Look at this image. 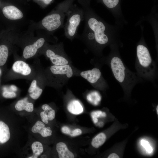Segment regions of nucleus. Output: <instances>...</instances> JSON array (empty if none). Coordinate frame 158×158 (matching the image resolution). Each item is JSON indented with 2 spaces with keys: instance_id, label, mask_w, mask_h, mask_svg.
Wrapping results in <instances>:
<instances>
[{
  "instance_id": "nucleus-32",
  "label": "nucleus",
  "mask_w": 158,
  "mask_h": 158,
  "mask_svg": "<svg viewBox=\"0 0 158 158\" xmlns=\"http://www.w3.org/2000/svg\"><path fill=\"white\" fill-rule=\"evenodd\" d=\"M46 157V156L45 155H42L41 156V158H44V157Z\"/></svg>"
},
{
  "instance_id": "nucleus-1",
  "label": "nucleus",
  "mask_w": 158,
  "mask_h": 158,
  "mask_svg": "<svg viewBox=\"0 0 158 158\" xmlns=\"http://www.w3.org/2000/svg\"><path fill=\"white\" fill-rule=\"evenodd\" d=\"M83 9L84 28L82 33L77 34L76 37L98 50L114 44L122 46L120 40V30L122 28L108 23L87 6H84Z\"/></svg>"
},
{
  "instance_id": "nucleus-14",
  "label": "nucleus",
  "mask_w": 158,
  "mask_h": 158,
  "mask_svg": "<svg viewBox=\"0 0 158 158\" xmlns=\"http://www.w3.org/2000/svg\"><path fill=\"white\" fill-rule=\"evenodd\" d=\"M15 107L16 109L19 111L25 110L28 112H32L34 110L33 104L29 101L28 97L18 101L15 104Z\"/></svg>"
},
{
  "instance_id": "nucleus-6",
  "label": "nucleus",
  "mask_w": 158,
  "mask_h": 158,
  "mask_svg": "<svg viewBox=\"0 0 158 158\" xmlns=\"http://www.w3.org/2000/svg\"><path fill=\"white\" fill-rule=\"evenodd\" d=\"M33 63L35 67L36 73L35 77L31 81L28 92L30 97L36 100L40 97L43 92L42 72L38 60L36 59Z\"/></svg>"
},
{
  "instance_id": "nucleus-10",
  "label": "nucleus",
  "mask_w": 158,
  "mask_h": 158,
  "mask_svg": "<svg viewBox=\"0 0 158 158\" xmlns=\"http://www.w3.org/2000/svg\"><path fill=\"white\" fill-rule=\"evenodd\" d=\"M46 56L49 58L54 65L61 66L67 64L68 61L62 56L56 53L55 51L48 48L45 51Z\"/></svg>"
},
{
  "instance_id": "nucleus-27",
  "label": "nucleus",
  "mask_w": 158,
  "mask_h": 158,
  "mask_svg": "<svg viewBox=\"0 0 158 158\" xmlns=\"http://www.w3.org/2000/svg\"><path fill=\"white\" fill-rule=\"evenodd\" d=\"M62 132L64 133L70 135L71 132L70 129L66 126L63 127L61 129Z\"/></svg>"
},
{
  "instance_id": "nucleus-11",
  "label": "nucleus",
  "mask_w": 158,
  "mask_h": 158,
  "mask_svg": "<svg viewBox=\"0 0 158 158\" xmlns=\"http://www.w3.org/2000/svg\"><path fill=\"white\" fill-rule=\"evenodd\" d=\"M80 75L89 82L93 84L96 83L100 79L101 73L99 69L94 68L91 70L82 72Z\"/></svg>"
},
{
  "instance_id": "nucleus-25",
  "label": "nucleus",
  "mask_w": 158,
  "mask_h": 158,
  "mask_svg": "<svg viewBox=\"0 0 158 158\" xmlns=\"http://www.w3.org/2000/svg\"><path fill=\"white\" fill-rule=\"evenodd\" d=\"M40 116L42 122L45 124H47L49 122V119L45 112L44 111H42L40 113Z\"/></svg>"
},
{
  "instance_id": "nucleus-12",
  "label": "nucleus",
  "mask_w": 158,
  "mask_h": 158,
  "mask_svg": "<svg viewBox=\"0 0 158 158\" xmlns=\"http://www.w3.org/2000/svg\"><path fill=\"white\" fill-rule=\"evenodd\" d=\"M51 73L54 75L66 74L68 78L71 77L73 74L71 67L68 65L58 66L54 65L50 68Z\"/></svg>"
},
{
  "instance_id": "nucleus-28",
  "label": "nucleus",
  "mask_w": 158,
  "mask_h": 158,
  "mask_svg": "<svg viewBox=\"0 0 158 158\" xmlns=\"http://www.w3.org/2000/svg\"><path fill=\"white\" fill-rule=\"evenodd\" d=\"M108 158H119V156L116 154L112 153L110 154L108 157Z\"/></svg>"
},
{
  "instance_id": "nucleus-4",
  "label": "nucleus",
  "mask_w": 158,
  "mask_h": 158,
  "mask_svg": "<svg viewBox=\"0 0 158 158\" xmlns=\"http://www.w3.org/2000/svg\"><path fill=\"white\" fill-rule=\"evenodd\" d=\"M66 16V21L63 28L65 36L72 40L76 37L80 23L84 20V12L83 9L76 7H70Z\"/></svg>"
},
{
  "instance_id": "nucleus-17",
  "label": "nucleus",
  "mask_w": 158,
  "mask_h": 158,
  "mask_svg": "<svg viewBox=\"0 0 158 158\" xmlns=\"http://www.w3.org/2000/svg\"><path fill=\"white\" fill-rule=\"evenodd\" d=\"M67 109L71 113L75 115L80 114L83 111V108L80 102L75 100L71 102L68 104Z\"/></svg>"
},
{
  "instance_id": "nucleus-5",
  "label": "nucleus",
  "mask_w": 158,
  "mask_h": 158,
  "mask_svg": "<svg viewBox=\"0 0 158 158\" xmlns=\"http://www.w3.org/2000/svg\"><path fill=\"white\" fill-rule=\"evenodd\" d=\"M36 73V68L33 63L30 65L22 59H17L14 60L8 74V79H22L31 81L35 77Z\"/></svg>"
},
{
  "instance_id": "nucleus-31",
  "label": "nucleus",
  "mask_w": 158,
  "mask_h": 158,
  "mask_svg": "<svg viewBox=\"0 0 158 158\" xmlns=\"http://www.w3.org/2000/svg\"><path fill=\"white\" fill-rule=\"evenodd\" d=\"M156 111L157 114H158V106L157 105L156 108Z\"/></svg>"
},
{
  "instance_id": "nucleus-20",
  "label": "nucleus",
  "mask_w": 158,
  "mask_h": 158,
  "mask_svg": "<svg viewBox=\"0 0 158 158\" xmlns=\"http://www.w3.org/2000/svg\"><path fill=\"white\" fill-rule=\"evenodd\" d=\"M106 138V135L103 133H100L92 140L91 145L95 148H98L105 142Z\"/></svg>"
},
{
  "instance_id": "nucleus-19",
  "label": "nucleus",
  "mask_w": 158,
  "mask_h": 158,
  "mask_svg": "<svg viewBox=\"0 0 158 158\" xmlns=\"http://www.w3.org/2000/svg\"><path fill=\"white\" fill-rule=\"evenodd\" d=\"M31 148L33 155L28 158H37L43 151V148L42 144L38 141H36L32 144Z\"/></svg>"
},
{
  "instance_id": "nucleus-30",
  "label": "nucleus",
  "mask_w": 158,
  "mask_h": 158,
  "mask_svg": "<svg viewBox=\"0 0 158 158\" xmlns=\"http://www.w3.org/2000/svg\"><path fill=\"white\" fill-rule=\"evenodd\" d=\"M92 120L95 123H96L98 122V120L97 118L96 117H92Z\"/></svg>"
},
{
  "instance_id": "nucleus-24",
  "label": "nucleus",
  "mask_w": 158,
  "mask_h": 158,
  "mask_svg": "<svg viewBox=\"0 0 158 158\" xmlns=\"http://www.w3.org/2000/svg\"><path fill=\"white\" fill-rule=\"evenodd\" d=\"M47 115V116L49 121H52L53 120L55 117V111L52 108L44 111Z\"/></svg>"
},
{
  "instance_id": "nucleus-7",
  "label": "nucleus",
  "mask_w": 158,
  "mask_h": 158,
  "mask_svg": "<svg viewBox=\"0 0 158 158\" xmlns=\"http://www.w3.org/2000/svg\"><path fill=\"white\" fill-rule=\"evenodd\" d=\"M57 10L56 12L49 14L43 19L52 24L55 30L63 28L64 21L67 13L70 8L68 4H62Z\"/></svg>"
},
{
  "instance_id": "nucleus-15",
  "label": "nucleus",
  "mask_w": 158,
  "mask_h": 158,
  "mask_svg": "<svg viewBox=\"0 0 158 158\" xmlns=\"http://www.w3.org/2000/svg\"><path fill=\"white\" fill-rule=\"evenodd\" d=\"M56 150L59 158H74L73 153L68 149L66 144L62 142L57 143Z\"/></svg>"
},
{
  "instance_id": "nucleus-22",
  "label": "nucleus",
  "mask_w": 158,
  "mask_h": 158,
  "mask_svg": "<svg viewBox=\"0 0 158 158\" xmlns=\"http://www.w3.org/2000/svg\"><path fill=\"white\" fill-rule=\"evenodd\" d=\"M141 144L148 153H150L152 152L153 150L152 147L147 141L142 140L141 141Z\"/></svg>"
},
{
  "instance_id": "nucleus-21",
  "label": "nucleus",
  "mask_w": 158,
  "mask_h": 158,
  "mask_svg": "<svg viewBox=\"0 0 158 158\" xmlns=\"http://www.w3.org/2000/svg\"><path fill=\"white\" fill-rule=\"evenodd\" d=\"M8 55V47L6 45H0V66H2L6 63Z\"/></svg>"
},
{
  "instance_id": "nucleus-29",
  "label": "nucleus",
  "mask_w": 158,
  "mask_h": 158,
  "mask_svg": "<svg viewBox=\"0 0 158 158\" xmlns=\"http://www.w3.org/2000/svg\"><path fill=\"white\" fill-rule=\"evenodd\" d=\"M42 1L46 5L49 4L52 0H40Z\"/></svg>"
},
{
  "instance_id": "nucleus-18",
  "label": "nucleus",
  "mask_w": 158,
  "mask_h": 158,
  "mask_svg": "<svg viewBox=\"0 0 158 158\" xmlns=\"http://www.w3.org/2000/svg\"><path fill=\"white\" fill-rule=\"evenodd\" d=\"M3 96L6 98H13L16 96L15 92L18 90L17 87L14 85L6 86L3 88Z\"/></svg>"
},
{
  "instance_id": "nucleus-26",
  "label": "nucleus",
  "mask_w": 158,
  "mask_h": 158,
  "mask_svg": "<svg viewBox=\"0 0 158 158\" xmlns=\"http://www.w3.org/2000/svg\"><path fill=\"white\" fill-rule=\"evenodd\" d=\"M82 133L81 130L80 129L77 128L73 130L70 135L71 136H75L81 135Z\"/></svg>"
},
{
  "instance_id": "nucleus-23",
  "label": "nucleus",
  "mask_w": 158,
  "mask_h": 158,
  "mask_svg": "<svg viewBox=\"0 0 158 158\" xmlns=\"http://www.w3.org/2000/svg\"><path fill=\"white\" fill-rule=\"evenodd\" d=\"M91 116L92 117H96L97 118L99 117H105L106 114L105 112L100 111H94L92 112Z\"/></svg>"
},
{
  "instance_id": "nucleus-8",
  "label": "nucleus",
  "mask_w": 158,
  "mask_h": 158,
  "mask_svg": "<svg viewBox=\"0 0 158 158\" xmlns=\"http://www.w3.org/2000/svg\"><path fill=\"white\" fill-rule=\"evenodd\" d=\"M45 42V39L41 37L33 44L25 46L23 50L22 59L25 61L34 57L38 50L43 46Z\"/></svg>"
},
{
  "instance_id": "nucleus-16",
  "label": "nucleus",
  "mask_w": 158,
  "mask_h": 158,
  "mask_svg": "<svg viewBox=\"0 0 158 158\" xmlns=\"http://www.w3.org/2000/svg\"><path fill=\"white\" fill-rule=\"evenodd\" d=\"M10 134L8 126L4 122L0 121V143H4L10 138Z\"/></svg>"
},
{
  "instance_id": "nucleus-13",
  "label": "nucleus",
  "mask_w": 158,
  "mask_h": 158,
  "mask_svg": "<svg viewBox=\"0 0 158 158\" xmlns=\"http://www.w3.org/2000/svg\"><path fill=\"white\" fill-rule=\"evenodd\" d=\"M31 131L34 133H39L45 138L51 136L52 133L51 129L46 127L43 122L40 121H36L32 127Z\"/></svg>"
},
{
  "instance_id": "nucleus-3",
  "label": "nucleus",
  "mask_w": 158,
  "mask_h": 158,
  "mask_svg": "<svg viewBox=\"0 0 158 158\" xmlns=\"http://www.w3.org/2000/svg\"><path fill=\"white\" fill-rule=\"evenodd\" d=\"M141 36L136 47V67L141 76L150 79L154 75V63L145 43L143 32L144 27L141 26Z\"/></svg>"
},
{
  "instance_id": "nucleus-33",
  "label": "nucleus",
  "mask_w": 158,
  "mask_h": 158,
  "mask_svg": "<svg viewBox=\"0 0 158 158\" xmlns=\"http://www.w3.org/2000/svg\"><path fill=\"white\" fill-rule=\"evenodd\" d=\"M1 69L0 68V76L1 75Z\"/></svg>"
},
{
  "instance_id": "nucleus-9",
  "label": "nucleus",
  "mask_w": 158,
  "mask_h": 158,
  "mask_svg": "<svg viewBox=\"0 0 158 158\" xmlns=\"http://www.w3.org/2000/svg\"><path fill=\"white\" fill-rule=\"evenodd\" d=\"M2 12L5 16L9 20H18L23 17L21 11L13 6L4 7L3 8Z\"/></svg>"
},
{
  "instance_id": "nucleus-2",
  "label": "nucleus",
  "mask_w": 158,
  "mask_h": 158,
  "mask_svg": "<svg viewBox=\"0 0 158 158\" xmlns=\"http://www.w3.org/2000/svg\"><path fill=\"white\" fill-rule=\"evenodd\" d=\"M110 66L115 79L124 88H131L138 81V78L134 73L126 68L121 58L119 48L121 47L117 44L110 46Z\"/></svg>"
}]
</instances>
